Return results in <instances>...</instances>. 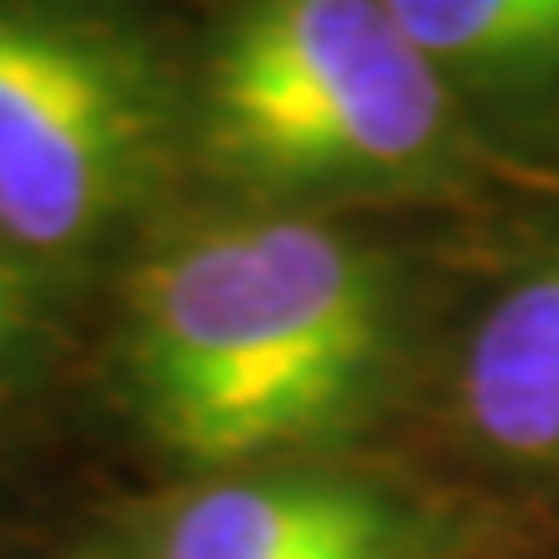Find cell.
<instances>
[{"label":"cell","instance_id":"obj_5","mask_svg":"<svg viewBox=\"0 0 559 559\" xmlns=\"http://www.w3.org/2000/svg\"><path fill=\"white\" fill-rule=\"evenodd\" d=\"M456 409L492 456L559 466V243L477 317L461 347Z\"/></svg>","mask_w":559,"mask_h":559},{"label":"cell","instance_id":"obj_7","mask_svg":"<svg viewBox=\"0 0 559 559\" xmlns=\"http://www.w3.org/2000/svg\"><path fill=\"white\" fill-rule=\"evenodd\" d=\"M47 275L32 254L0 234V358H16L47 326Z\"/></svg>","mask_w":559,"mask_h":559},{"label":"cell","instance_id":"obj_2","mask_svg":"<svg viewBox=\"0 0 559 559\" xmlns=\"http://www.w3.org/2000/svg\"><path fill=\"white\" fill-rule=\"evenodd\" d=\"M249 198H400L477 177L466 104L379 0H239L187 109Z\"/></svg>","mask_w":559,"mask_h":559},{"label":"cell","instance_id":"obj_4","mask_svg":"<svg viewBox=\"0 0 559 559\" xmlns=\"http://www.w3.org/2000/svg\"><path fill=\"white\" fill-rule=\"evenodd\" d=\"M156 559H404V528L358 481L234 477L181 502Z\"/></svg>","mask_w":559,"mask_h":559},{"label":"cell","instance_id":"obj_6","mask_svg":"<svg viewBox=\"0 0 559 559\" xmlns=\"http://www.w3.org/2000/svg\"><path fill=\"white\" fill-rule=\"evenodd\" d=\"M456 99H544L559 88V0H379Z\"/></svg>","mask_w":559,"mask_h":559},{"label":"cell","instance_id":"obj_1","mask_svg":"<svg viewBox=\"0 0 559 559\" xmlns=\"http://www.w3.org/2000/svg\"><path fill=\"white\" fill-rule=\"evenodd\" d=\"M379 243L306 213L202 223L140 264L124 373L145 430L192 466H239L337 436L394 347Z\"/></svg>","mask_w":559,"mask_h":559},{"label":"cell","instance_id":"obj_3","mask_svg":"<svg viewBox=\"0 0 559 559\" xmlns=\"http://www.w3.org/2000/svg\"><path fill=\"white\" fill-rule=\"evenodd\" d=\"M177 99L124 26L0 0V234L41 270L94 254L156 198Z\"/></svg>","mask_w":559,"mask_h":559}]
</instances>
